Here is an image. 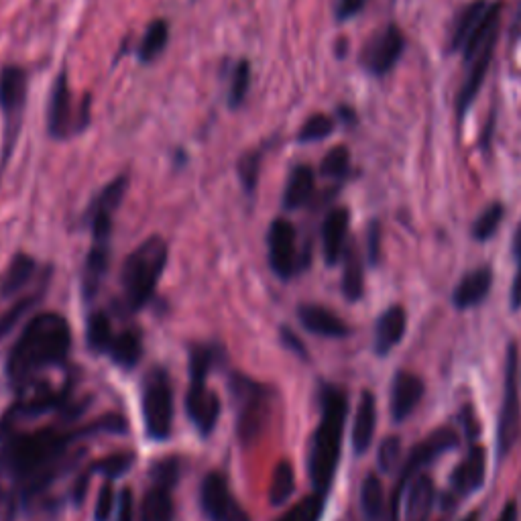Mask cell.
Instances as JSON below:
<instances>
[{
    "label": "cell",
    "mask_w": 521,
    "mask_h": 521,
    "mask_svg": "<svg viewBox=\"0 0 521 521\" xmlns=\"http://www.w3.org/2000/svg\"><path fill=\"white\" fill-rule=\"evenodd\" d=\"M112 507H114V489H112V481L106 479V483L102 485L98 499H96L94 521H108L112 515Z\"/></svg>",
    "instance_id": "obj_45"
},
{
    "label": "cell",
    "mask_w": 521,
    "mask_h": 521,
    "mask_svg": "<svg viewBox=\"0 0 521 521\" xmlns=\"http://www.w3.org/2000/svg\"><path fill=\"white\" fill-rule=\"evenodd\" d=\"M41 296H43V292L39 289V292H35V294H29V296H25V298H21L19 302H15L13 306H9V310L7 312H3L0 314V340H3L37 304H39V300H41Z\"/></svg>",
    "instance_id": "obj_38"
},
{
    "label": "cell",
    "mask_w": 521,
    "mask_h": 521,
    "mask_svg": "<svg viewBox=\"0 0 521 521\" xmlns=\"http://www.w3.org/2000/svg\"><path fill=\"white\" fill-rule=\"evenodd\" d=\"M349 228L351 212L346 208H332L322 222V253L328 267L342 261V255L349 247Z\"/></svg>",
    "instance_id": "obj_19"
},
{
    "label": "cell",
    "mask_w": 521,
    "mask_h": 521,
    "mask_svg": "<svg viewBox=\"0 0 521 521\" xmlns=\"http://www.w3.org/2000/svg\"><path fill=\"white\" fill-rule=\"evenodd\" d=\"M405 53V35L397 25H387L383 31L371 37V41L365 45L361 64L363 68L375 76L385 78L401 60Z\"/></svg>",
    "instance_id": "obj_14"
},
{
    "label": "cell",
    "mask_w": 521,
    "mask_h": 521,
    "mask_svg": "<svg viewBox=\"0 0 521 521\" xmlns=\"http://www.w3.org/2000/svg\"><path fill=\"white\" fill-rule=\"evenodd\" d=\"M326 507V495L312 493L294 505L287 513H283L277 521H320Z\"/></svg>",
    "instance_id": "obj_37"
},
{
    "label": "cell",
    "mask_w": 521,
    "mask_h": 521,
    "mask_svg": "<svg viewBox=\"0 0 521 521\" xmlns=\"http://www.w3.org/2000/svg\"><path fill=\"white\" fill-rule=\"evenodd\" d=\"M375 428H377V399L371 391H363L353 422L355 454L363 456L371 448L375 438Z\"/></svg>",
    "instance_id": "obj_24"
},
{
    "label": "cell",
    "mask_w": 521,
    "mask_h": 521,
    "mask_svg": "<svg viewBox=\"0 0 521 521\" xmlns=\"http://www.w3.org/2000/svg\"><path fill=\"white\" fill-rule=\"evenodd\" d=\"M72 351V328L57 312H43L25 324L23 334L7 357V377L21 389L43 369L60 367Z\"/></svg>",
    "instance_id": "obj_2"
},
{
    "label": "cell",
    "mask_w": 521,
    "mask_h": 521,
    "mask_svg": "<svg viewBox=\"0 0 521 521\" xmlns=\"http://www.w3.org/2000/svg\"><path fill=\"white\" fill-rule=\"evenodd\" d=\"M521 434V405H519V353L517 344L509 342L505 355L503 399L497 422V460L507 458Z\"/></svg>",
    "instance_id": "obj_9"
},
{
    "label": "cell",
    "mask_w": 521,
    "mask_h": 521,
    "mask_svg": "<svg viewBox=\"0 0 521 521\" xmlns=\"http://www.w3.org/2000/svg\"><path fill=\"white\" fill-rule=\"evenodd\" d=\"M169 487L161 485H151V489L145 493L141 501V511L139 519L141 521H173L176 517V507H173V497H171Z\"/></svg>",
    "instance_id": "obj_29"
},
{
    "label": "cell",
    "mask_w": 521,
    "mask_h": 521,
    "mask_svg": "<svg viewBox=\"0 0 521 521\" xmlns=\"http://www.w3.org/2000/svg\"><path fill=\"white\" fill-rule=\"evenodd\" d=\"M167 41H169V25L167 21L163 19H157L153 21L145 35H143V41L139 45V60L143 64H151L153 60H157V57L163 53V49L167 47Z\"/></svg>",
    "instance_id": "obj_34"
},
{
    "label": "cell",
    "mask_w": 521,
    "mask_h": 521,
    "mask_svg": "<svg viewBox=\"0 0 521 521\" xmlns=\"http://www.w3.org/2000/svg\"><path fill=\"white\" fill-rule=\"evenodd\" d=\"M460 430L465 432V436H467L471 442L479 436V422H477V416H475L471 405H469V408H465V410L460 412Z\"/></svg>",
    "instance_id": "obj_50"
},
{
    "label": "cell",
    "mask_w": 521,
    "mask_h": 521,
    "mask_svg": "<svg viewBox=\"0 0 521 521\" xmlns=\"http://www.w3.org/2000/svg\"><path fill=\"white\" fill-rule=\"evenodd\" d=\"M316 188V173L310 165H298L292 173L283 192V208L285 210H298L306 206L314 194Z\"/></svg>",
    "instance_id": "obj_27"
},
{
    "label": "cell",
    "mask_w": 521,
    "mask_h": 521,
    "mask_svg": "<svg viewBox=\"0 0 521 521\" xmlns=\"http://www.w3.org/2000/svg\"><path fill=\"white\" fill-rule=\"evenodd\" d=\"M141 410L147 436L155 442L167 440L173 428V387L165 369L155 367L145 375Z\"/></svg>",
    "instance_id": "obj_8"
},
{
    "label": "cell",
    "mask_w": 521,
    "mask_h": 521,
    "mask_svg": "<svg viewBox=\"0 0 521 521\" xmlns=\"http://www.w3.org/2000/svg\"><path fill=\"white\" fill-rule=\"evenodd\" d=\"M228 391L237 412V436L243 446H253L263 438L271 420V389L249 375L233 373L228 377Z\"/></svg>",
    "instance_id": "obj_6"
},
{
    "label": "cell",
    "mask_w": 521,
    "mask_h": 521,
    "mask_svg": "<svg viewBox=\"0 0 521 521\" xmlns=\"http://www.w3.org/2000/svg\"><path fill=\"white\" fill-rule=\"evenodd\" d=\"M267 245H269V265L279 279L283 281L292 279L302 269L304 263L298 255L296 226L292 222L285 218L273 220L267 233Z\"/></svg>",
    "instance_id": "obj_12"
},
{
    "label": "cell",
    "mask_w": 521,
    "mask_h": 521,
    "mask_svg": "<svg viewBox=\"0 0 521 521\" xmlns=\"http://www.w3.org/2000/svg\"><path fill=\"white\" fill-rule=\"evenodd\" d=\"M180 475H182V460L176 456H167V458L153 462V467L149 471L151 485H161V487H169V489L178 485Z\"/></svg>",
    "instance_id": "obj_39"
},
{
    "label": "cell",
    "mask_w": 521,
    "mask_h": 521,
    "mask_svg": "<svg viewBox=\"0 0 521 521\" xmlns=\"http://www.w3.org/2000/svg\"><path fill=\"white\" fill-rule=\"evenodd\" d=\"M334 131V121L328 117V114H314L310 117L300 133H298V141L300 143H318L324 141L326 137H330Z\"/></svg>",
    "instance_id": "obj_40"
},
{
    "label": "cell",
    "mask_w": 521,
    "mask_h": 521,
    "mask_svg": "<svg viewBox=\"0 0 521 521\" xmlns=\"http://www.w3.org/2000/svg\"><path fill=\"white\" fill-rule=\"evenodd\" d=\"M401 458V440L399 436H387L377 450V465L383 473H391Z\"/></svg>",
    "instance_id": "obj_44"
},
{
    "label": "cell",
    "mask_w": 521,
    "mask_h": 521,
    "mask_svg": "<svg viewBox=\"0 0 521 521\" xmlns=\"http://www.w3.org/2000/svg\"><path fill=\"white\" fill-rule=\"evenodd\" d=\"M35 271H37V263L33 257H29L27 253L15 255L13 261L9 263L3 279H0V296L13 298L15 294H19L23 287H27V283L31 281Z\"/></svg>",
    "instance_id": "obj_28"
},
{
    "label": "cell",
    "mask_w": 521,
    "mask_h": 521,
    "mask_svg": "<svg viewBox=\"0 0 521 521\" xmlns=\"http://www.w3.org/2000/svg\"><path fill=\"white\" fill-rule=\"evenodd\" d=\"M114 328H112V320L106 312L102 310H96L88 316V322H86V340H88V346L98 353V355H106L108 346L114 338Z\"/></svg>",
    "instance_id": "obj_32"
},
{
    "label": "cell",
    "mask_w": 521,
    "mask_h": 521,
    "mask_svg": "<svg viewBox=\"0 0 521 521\" xmlns=\"http://www.w3.org/2000/svg\"><path fill=\"white\" fill-rule=\"evenodd\" d=\"M438 491L428 475H418L403 495V519L405 521H428L436 505Z\"/></svg>",
    "instance_id": "obj_22"
},
{
    "label": "cell",
    "mask_w": 521,
    "mask_h": 521,
    "mask_svg": "<svg viewBox=\"0 0 521 521\" xmlns=\"http://www.w3.org/2000/svg\"><path fill=\"white\" fill-rule=\"evenodd\" d=\"M361 513L365 521L387 519V501L383 483L375 473H369L361 485Z\"/></svg>",
    "instance_id": "obj_30"
},
{
    "label": "cell",
    "mask_w": 521,
    "mask_h": 521,
    "mask_svg": "<svg viewBox=\"0 0 521 521\" xmlns=\"http://www.w3.org/2000/svg\"><path fill=\"white\" fill-rule=\"evenodd\" d=\"M88 106H90V98L86 96L82 106L76 108L68 86V76L66 72H62L55 78L51 100H49V117H47L49 135L53 139H68L76 131L84 129L90 121Z\"/></svg>",
    "instance_id": "obj_10"
},
{
    "label": "cell",
    "mask_w": 521,
    "mask_h": 521,
    "mask_svg": "<svg viewBox=\"0 0 521 521\" xmlns=\"http://www.w3.org/2000/svg\"><path fill=\"white\" fill-rule=\"evenodd\" d=\"M367 243H369V263L377 265L379 257H381V226H379V222H371Z\"/></svg>",
    "instance_id": "obj_49"
},
{
    "label": "cell",
    "mask_w": 521,
    "mask_h": 521,
    "mask_svg": "<svg viewBox=\"0 0 521 521\" xmlns=\"http://www.w3.org/2000/svg\"><path fill=\"white\" fill-rule=\"evenodd\" d=\"M249 86H251V66H249V62H241L235 70L233 84H230V92H228L230 108H237L243 104V100L247 98Z\"/></svg>",
    "instance_id": "obj_43"
},
{
    "label": "cell",
    "mask_w": 521,
    "mask_h": 521,
    "mask_svg": "<svg viewBox=\"0 0 521 521\" xmlns=\"http://www.w3.org/2000/svg\"><path fill=\"white\" fill-rule=\"evenodd\" d=\"M495 47H497V39L485 43L483 47H479L473 53L462 57V64H465V78H462L460 90L456 94V117H458V121L465 119L467 112L475 104V100H477V96H479V92H481V88L487 80L493 55H495Z\"/></svg>",
    "instance_id": "obj_13"
},
{
    "label": "cell",
    "mask_w": 521,
    "mask_h": 521,
    "mask_svg": "<svg viewBox=\"0 0 521 521\" xmlns=\"http://www.w3.org/2000/svg\"><path fill=\"white\" fill-rule=\"evenodd\" d=\"M497 521H517V503L515 501H507L505 507L501 509Z\"/></svg>",
    "instance_id": "obj_52"
},
{
    "label": "cell",
    "mask_w": 521,
    "mask_h": 521,
    "mask_svg": "<svg viewBox=\"0 0 521 521\" xmlns=\"http://www.w3.org/2000/svg\"><path fill=\"white\" fill-rule=\"evenodd\" d=\"M487 479V452L481 444H471L465 458L450 473L448 491L442 497L444 507H454L458 501L483 489Z\"/></svg>",
    "instance_id": "obj_11"
},
{
    "label": "cell",
    "mask_w": 521,
    "mask_h": 521,
    "mask_svg": "<svg viewBox=\"0 0 521 521\" xmlns=\"http://www.w3.org/2000/svg\"><path fill=\"white\" fill-rule=\"evenodd\" d=\"M237 171L245 192L255 194L259 184V171H261V151H249L247 155H243L237 163Z\"/></svg>",
    "instance_id": "obj_41"
},
{
    "label": "cell",
    "mask_w": 521,
    "mask_h": 521,
    "mask_svg": "<svg viewBox=\"0 0 521 521\" xmlns=\"http://www.w3.org/2000/svg\"><path fill=\"white\" fill-rule=\"evenodd\" d=\"M96 434H129V422L121 414H106L96 422L74 428H41L23 432L19 428L0 434V475L9 477L23 503L39 499L51 483L76 462L72 444Z\"/></svg>",
    "instance_id": "obj_1"
},
{
    "label": "cell",
    "mask_w": 521,
    "mask_h": 521,
    "mask_svg": "<svg viewBox=\"0 0 521 521\" xmlns=\"http://www.w3.org/2000/svg\"><path fill=\"white\" fill-rule=\"evenodd\" d=\"M25 102H27V74L17 66H7L3 74H0V106H3L7 117V135H11L9 145H13L19 133Z\"/></svg>",
    "instance_id": "obj_16"
},
{
    "label": "cell",
    "mask_w": 521,
    "mask_h": 521,
    "mask_svg": "<svg viewBox=\"0 0 521 521\" xmlns=\"http://www.w3.org/2000/svg\"><path fill=\"white\" fill-rule=\"evenodd\" d=\"M342 296L346 302H359L365 296V267L361 255L353 243L346 247L342 255V281H340Z\"/></svg>",
    "instance_id": "obj_25"
},
{
    "label": "cell",
    "mask_w": 521,
    "mask_h": 521,
    "mask_svg": "<svg viewBox=\"0 0 521 521\" xmlns=\"http://www.w3.org/2000/svg\"><path fill=\"white\" fill-rule=\"evenodd\" d=\"M279 338H281V342H283V346H285L287 351H292L296 357H300V359H304V361L310 359V355H308V351H306V344L302 342V338H300L292 328L281 326Z\"/></svg>",
    "instance_id": "obj_46"
},
{
    "label": "cell",
    "mask_w": 521,
    "mask_h": 521,
    "mask_svg": "<svg viewBox=\"0 0 521 521\" xmlns=\"http://www.w3.org/2000/svg\"><path fill=\"white\" fill-rule=\"evenodd\" d=\"M106 355L110 357V361L121 367L131 371L133 367H137V363L143 357V336L139 330H123L117 332L108 346Z\"/></svg>",
    "instance_id": "obj_26"
},
{
    "label": "cell",
    "mask_w": 521,
    "mask_h": 521,
    "mask_svg": "<svg viewBox=\"0 0 521 521\" xmlns=\"http://www.w3.org/2000/svg\"><path fill=\"white\" fill-rule=\"evenodd\" d=\"M511 253H513V263H515V275L511 281L509 304H511V310L517 312V310H521V222L515 228Z\"/></svg>",
    "instance_id": "obj_42"
},
{
    "label": "cell",
    "mask_w": 521,
    "mask_h": 521,
    "mask_svg": "<svg viewBox=\"0 0 521 521\" xmlns=\"http://www.w3.org/2000/svg\"><path fill=\"white\" fill-rule=\"evenodd\" d=\"M220 344L200 342L190 349V389L186 393V414L200 436H210L220 418V399L208 387L210 371L222 363Z\"/></svg>",
    "instance_id": "obj_4"
},
{
    "label": "cell",
    "mask_w": 521,
    "mask_h": 521,
    "mask_svg": "<svg viewBox=\"0 0 521 521\" xmlns=\"http://www.w3.org/2000/svg\"><path fill=\"white\" fill-rule=\"evenodd\" d=\"M200 505L210 521H251L243 505L230 493L222 473H208L200 487Z\"/></svg>",
    "instance_id": "obj_15"
},
{
    "label": "cell",
    "mask_w": 521,
    "mask_h": 521,
    "mask_svg": "<svg viewBox=\"0 0 521 521\" xmlns=\"http://www.w3.org/2000/svg\"><path fill=\"white\" fill-rule=\"evenodd\" d=\"M462 521H479V513L475 511V513H471V515H467L465 519H462Z\"/></svg>",
    "instance_id": "obj_53"
},
{
    "label": "cell",
    "mask_w": 521,
    "mask_h": 521,
    "mask_svg": "<svg viewBox=\"0 0 521 521\" xmlns=\"http://www.w3.org/2000/svg\"><path fill=\"white\" fill-rule=\"evenodd\" d=\"M408 330V312L403 306H389L375 324L373 351L377 357H387L393 353L395 346L403 340Z\"/></svg>",
    "instance_id": "obj_21"
},
{
    "label": "cell",
    "mask_w": 521,
    "mask_h": 521,
    "mask_svg": "<svg viewBox=\"0 0 521 521\" xmlns=\"http://www.w3.org/2000/svg\"><path fill=\"white\" fill-rule=\"evenodd\" d=\"M135 452L131 450H123V452H114V454H108L96 462H92V465L84 471L86 477H92V475H102L104 479L108 481H114L119 479L123 475H127L131 471V467L135 465Z\"/></svg>",
    "instance_id": "obj_31"
},
{
    "label": "cell",
    "mask_w": 521,
    "mask_h": 521,
    "mask_svg": "<svg viewBox=\"0 0 521 521\" xmlns=\"http://www.w3.org/2000/svg\"><path fill=\"white\" fill-rule=\"evenodd\" d=\"M167 259H169L167 243L157 235L143 241L127 257L121 283H123L125 306L131 312H139L151 302L157 283L165 271Z\"/></svg>",
    "instance_id": "obj_5"
},
{
    "label": "cell",
    "mask_w": 521,
    "mask_h": 521,
    "mask_svg": "<svg viewBox=\"0 0 521 521\" xmlns=\"http://www.w3.org/2000/svg\"><path fill=\"white\" fill-rule=\"evenodd\" d=\"M460 442V434L454 428H438L434 430L428 438H424L422 442H418L408 458L403 460V465L399 469L397 481L391 489L389 501H387V521H399L401 515V503H403V495L405 489L410 487V483L422 475L432 462H436L438 458H442L444 454L452 452Z\"/></svg>",
    "instance_id": "obj_7"
},
{
    "label": "cell",
    "mask_w": 521,
    "mask_h": 521,
    "mask_svg": "<svg viewBox=\"0 0 521 521\" xmlns=\"http://www.w3.org/2000/svg\"><path fill=\"white\" fill-rule=\"evenodd\" d=\"M367 5V0H336L334 15L338 21H349L359 15Z\"/></svg>",
    "instance_id": "obj_47"
},
{
    "label": "cell",
    "mask_w": 521,
    "mask_h": 521,
    "mask_svg": "<svg viewBox=\"0 0 521 521\" xmlns=\"http://www.w3.org/2000/svg\"><path fill=\"white\" fill-rule=\"evenodd\" d=\"M497 11H501V3H495V0H471L469 5L462 7L450 31V51H460L465 47Z\"/></svg>",
    "instance_id": "obj_18"
},
{
    "label": "cell",
    "mask_w": 521,
    "mask_h": 521,
    "mask_svg": "<svg viewBox=\"0 0 521 521\" xmlns=\"http://www.w3.org/2000/svg\"><path fill=\"white\" fill-rule=\"evenodd\" d=\"M296 491V473L294 467L287 460H281L273 471L271 487H269V503L273 507H281L289 501V497Z\"/></svg>",
    "instance_id": "obj_33"
},
{
    "label": "cell",
    "mask_w": 521,
    "mask_h": 521,
    "mask_svg": "<svg viewBox=\"0 0 521 521\" xmlns=\"http://www.w3.org/2000/svg\"><path fill=\"white\" fill-rule=\"evenodd\" d=\"M320 171H322V176L328 180H334V182L346 180V176H349V171H351V151L344 145L330 149L326 153V157L322 159Z\"/></svg>",
    "instance_id": "obj_36"
},
{
    "label": "cell",
    "mask_w": 521,
    "mask_h": 521,
    "mask_svg": "<svg viewBox=\"0 0 521 521\" xmlns=\"http://www.w3.org/2000/svg\"><path fill=\"white\" fill-rule=\"evenodd\" d=\"M505 216V208L501 202H493L489 204L475 220L473 228H471V235L477 243H487L489 239L495 237V233L499 230L501 222Z\"/></svg>",
    "instance_id": "obj_35"
},
{
    "label": "cell",
    "mask_w": 521,
    "mask_h": 521,
    "mask_svg": "<svg viewBox=\"0 0 521 521\" xmlns=\"http://www.w3.org/2000/svg\"><path fill=\"white\" fill-rule=\"evenodd\" d=\"M15 515H17V499L15 495L0 487V521H15Z\"/></svg>",
    "instance_id": "obj_48"
},
{
    "label": "cell",
    "mask_w": 521,
    "mask_h": 521,
    "mask_svg": "<svg viewBox=\"0 0 521 521\" xmlns=\"http://www.w3.org/2000/svg\"><path fill=\"white\" fill-rule=\"evenodd\" d=\"M426 385L422 377L412 371H397L391 379L389 389V412L395 424H403L408 420L424 397Z\"/></svg>",
    "instance_id": "obj_17"
},
{
    "label": "cell",
    "mask_w": 521,
    "mask_h": 521,
    "mask_svg": "<svg viewBox=\"0 0 521 521\" xmlns=\"http://www.w3.org/2000/svg\"><path fill=\"white\" fill-rule=\"evenodd\" d=\"M298 320L310 334H316L322 338L351 336L349 324H344V320L338 318L332 310L318 306V304H302L298 308Z\"/></svg>",
    "instance_id": "obj_23"
},
{
    "label": "cell",
    "mask_w": 521,
    "mask_h": 521,
    "mask_svg": "<svg viewBox=\"0 0 521 521\" xmlns=\"http://www.w3.org/2000/svg\"><path fill=\"white\" fill-rule=\"evenodd\" d=\"M493 267L491 265H483L479 269L469 271L465 277H462L454 292H452V306L456 310H471L481 306L493 289Z\"/></svg>",
    "instance_id": "obj_20"
},
{
    "label": "cell",
    "mask_w": 521,
    "mask_h": 521,
    "mask_svg": "<svg viewBox=\"0 0 521 521\" xmlns=\"http://www.w3.org/2000/svg\"><path fill=\"white\" fill-rule=\"evenodd\" d=\"M320 422L312 434L308 450V475L314 487V493L326 495L332 489L340 456H342V438L346 428V416H349V397L330 383L320 387Z\"/></svg>",
    "instance_id": "obj_3"
},
{
    "label": "cell",
    "mask_w": 521,
    "mask_h": 521,
    "mask_svg": "<svg viewBox=\"0 0 521 521\" xmlns=\"http://www.w3.org/2000/svg\"><path fill=\"white\" fill-rule=\"evenodd\" d=\"M135 503H133V491L123 489L119 495V509H117V521H135Z\"/></svg>",
    "instance_id": "obj_51"
}]
</instances>
